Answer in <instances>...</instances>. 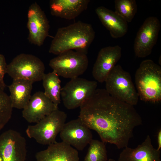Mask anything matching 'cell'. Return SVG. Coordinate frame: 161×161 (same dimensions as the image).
Returning <instances> with one entry per match:
<instances>
[{
  "mask_svg": "<svg viewBox=\"0 0 161 161\" xmlns=\"http://www.w3.org/2000/svg\"><path fill=\"white\" fill-rule=\"evenodd\" d=\"M45 67L42 61L30 54L21 53L7 64V73L13 79H22L32 83L42 80Z\"/></svg>",
  "mask_w": 161,
  "mask_h": 161,
  "instance_id": "6",
  "label": "cell"
},
{
  "mask_svg": "<svg viewBox=\"0 0 161 161\" xmlns=\"http://www.w3.org/2000/svg\"><path fill=\"white\" fill-rule=\"evenodd\" d=\"M158 148H157L158 150H160L161 148V130H160L157 135Z\"/></svg>",
  "mask_w": 161,
  "mask_h": 161,
  "instance_id": "25",
  "label": "cell"
},
{
  "mask_svg": "<svg viewBox=\"0 0 161 161\" xmlns=\"http://www.w3.org/2000/svg\"><path fill=\"white\" fill-rule=\"evenodd\" d=\"M108 161H117V160L116 161L115 160H114L112 159H109V160H108Z\"/></svg>",
  "mask_w": 161,
  "mask_h": 161,
  "instance_id": "26",
  "label": "cell"
},
{
  "mask_svg": "<svg viewBox=\"0 0 161 161\" xmlns=\"http://www.w3.org/2000/svg\"><path fill=\"white\" fill-rule=\"evenodd\" d=\"M140 100L155 103L161 100V67L151 59L143 61L135 76Z\"/></svg>",
  "mask_w": 161,
  "mask_h": 161,
  "instance_id": "3",
  "label": "cell"
},
{
  "mask_svg": "<svg viewBox=\"0 0 161 161\" xmlns=\"http://www.w3.org/2000/svg\"><path fill=\"white\" fill-rule=\"evenodd\" d=\"M160 27L157 18L150 16L146 19L135 39L134 49L136 56L144 58L151 54L157 43Z\"/></svg>",
  "mask_w": 161,
  "mask_h": 161,
  "instance_id": "9",
  "label": "cell"
},
{
  "mask_svg": "<svg viewBox=\"0 0 161 161\" xmlns=\"http://www.w3.org/2000/svg\"><path fill=\"white\" fill-rule=\"evenodd\" d=\"M13 108L9 96L0 89V131L10 119Z\"/></svg>",
  "mask_w": 161,
  "mask_h": 161,
  "instance_id": "23",
  "label": "cell"
},
{
  "mask_svg": "<svg viewBox=\"0 0 161 161\" xmlns=\"http://www.w3.org/2000/svg\"><path fill=\"white\" fill-rule=\"evenodd\" d=\"M78 117L102 141L118 149L128 146L134 129L142 124L133 106L110 95L104 89H97L80 107Z\"/></svg>",
  "mask_w": 161,
  "mask_h": 161,
  "instance_id": "1",
  "label": "cell"
},
{
  "mask_svg": "<svg viewBox=\"0 0 161 161\" xmlns=\"http://www.w3.org/2000/svg\"><path fill=\"white\" fill-rule=\"evenodd\" d=\"M67 114L57 109L34 125L28 126L27 136L38 143L49 145L56 142V138L66 123Z\"/></svg>",
  "mask_w": 161,
  "mask_h": 161,
  "instance_id": "5",
  "label": "cell"
},
{
  "mask_svg": "<svg viewBox=\"0 0 161 161\" xmlns=\"http://www.w3.org/2000/svg\"><path fill=\"white\" fill-rule=\"evenodd\" d=\"M58 109L44 92H36L31 96L23 109V117L29 123H36L45 117Z\"/></svg>",
  "mask_w": 161,
  "mask_h": 161,
  "instance_id": "13",
  "label": "cell"
},
{
  "mask_svg": "<svg viewBox=\"0 0 161 161\" xmlns=\"http://www.w3.org/2000/svg\"><path fill=\"white\" fill-rule=\"evenodd\" d=\"M27 18L28 39L32 44L40 47L48 35L49 25L44 13L36 2L30 6Z\"/></svg>",
  "mask_w": 161,
  "mask_h": 161,
  "instance_id": "11",
  "label": "cell"
},
{
  "mask_svg": "<svg viewBox=\"0 0 161 161\" xmlns=\"http://www.w3.org/2000/svg\"><path fill=\"white\" fill-rule=\"evenodd\" d=\"M105 82V89L112 96L133 106L137 104L139 96L131 75L120 65L113 68Z\"/></svg>",
  "mask_w": 161,
  "mask_h": 161,
  "instance_id": "4",
  "label": "cell"
},
{
  "mask_svg": "<svg viewBox=\"0 0 161 161\" xmlns=\"http://www.w3.org/2000/svg\"><path fill=\"white\" fill-rule=\"evenodd\" d=\"M95 12L102 24L109 31L112 37L118 38L127 32L128 23L114 11L101 6Z\"/></svg>",
  "mask_w": 161,
  "mask_h": 161,
  "instance_id": "18",
  "label": "cell"
},
{
  "mask_svg": "<svg viewBox=\"0 0 161 161\" xmlns=\"http://www.w3.org/2000/svg\"><path fill=\"white\" fill-rule=\"evenodd\" d=\"M33 83L24 80H13L11 84L8 86L13 108L23 109L25 107L31 96Z\"/></svg>",
  "mask_w": 161,
  "mask_h": 161,
  "instance_id": "19",
  "label": "cell"
},
{
  "mask_svg": "<svg viewBox=\"0 0 161 161\" xmlns=\"http://www.w3.org/2000/svg\"><path fill=\"white\" fill-rule=\"evenodd\" d=\"M122 49L119 45L108 46L99 51L92 70L94 78L98 82H105L109 72L120 58Z\"/></svg>",
  "mask_w": 161,
  "mask_h": 161,
  "instance_id": "14",
  "label": "cell"
},
{
  "mask_svg": "<svg viewBox=\"0 0 161 161\" xmlns=\"http://www.w3.org/2000/svg\"><path fill=\"white\" fill-rule=\"evenodd\" d=\"M160 151L153 146L147 135L144 141L135 148L127 146L120 153L117 161H161Z\"/></svg>",
  "mask_w": 161,
  "mask_h": 161,
  "instance_id": "16",
  "label": "cell"
},
{
  "mask_svg": "<svg viewBox=\"0 0 161 161\" xmlns=\"http://www.w3.org/2000/svg\"><path fill=\"white\" fill-rule=\"evenodd\" d=\"M37 161H79L78 151L63 142H55L35 154Z\"/></svg>",
  "mask_w": 161,
  "mask_h": 161,
  "instance_id": "15",
  "label": "cell"
},
{
  "mask_svg": "<svg viewBox=\"0 0 161 161\" xmlns=\"http://www.w3.org/2000/svg\"><path fill=\"white\" fill-rule=\"evenodd\" d=\"M95 36V32L91 24L79 21L58 29L49 52L58 55L74 50L87 54Z\"/></svg>",
  "mask_w": 161,
  "mask_h": 161,
  "instance_id": "2",
  "label": "cell"
},
{
  "mask_svg": "<svg viewBox=\"0 0 161 161\" xmlns=\"http://www.w3.org/2000/svg\"><path fill=\"white\" fill-rule=\"evenodd\" d=\"M89 145L84 161H108L105 143L92 139Z\"/></svg>",
  "mask_w": 161,
  "mask_h": 161,
  "instance_id": "22",
  "label": "cell"
},
{
  "mask_svg": "<svg viewBox=\"0 0 161 161\" xmlns=\"http://www.w3.org/2000/svg\"><path fill=\"white\" fill-rule=\"evenodd\" d=\"M97 86L96 81L77 77L71 79L61 88V98L68 109L80 107L94 93Z\"/></svg>",
  "mask_w": 161,
  "mask_h": 161,
  "instance_id": "8",
  "label": "cell"
},
{
  "mask_svg": "<svg viewBox=\"0 0 161 161\" xmlns=\"http://www.w3.org/2000/svg\"><path fill=\"white\" fill-rule=\"evenodd\" d=\"M7 65L4 56L0 54V89L3 90L6 87L4 78L5 74L7 73Z\"/></svg>",
  "mask_w": 161,
  "mask_h": 161,
  "instance_id": "24",
  "label": "cell"
},
{
  "mask_svg": "<svg viewBox=\"0 0 161 161\" xmlns=\"http://www.w3.org/2000/svg\"><path fill=\"white\" fill-rule=\"evenodd\" d=\"M26 141L19 132L10 129L0 135V161H25Z\"/></svg>",
  "mask_w": 161,
  "mask_h": 161,
  "instance_id": "10",
  "label": "cell"
},
{
  "mask_svg": "<svg viewBox=\"0 0 161 161\" xmlns=\"http://www.w3.org/2000/svg\"><path fill=\"white\" fill-rule=\"evenodd\" d=\"M114 12L127 23L131 22L137 12L135 0H115Z\"/></svg>",
  "mask_w": 161,
  "mask_h": 161,
  "instance_id": "21",
  "label": "cell"
},
{
  "mask_svg": "<svg viewBox=\"0 0 161 161\" xmlns=\"http://www.w3.org/2000/svg\"><path fill=\"white\" fill-rule=\"evenodd\" d=\"M59 76L52 71L45 74L42 80L44 94L57 106L61 102V88Z\"/></svg>",
  "mask_w": 161,
  "mask_h": 161,
  "instance_id": "20",
  "label": "cell"
},
{
  "mask_svg": "<svg viewBox=\"0 0 161 161\" xmlns=\"http://www.w3.org/2000/svg\"><path fill=\"white\" fill-rule=\"evenodd\" d=\"M87 54L74 50L64 52L49 61V66L59 76L70 79L78 77L87 70Z\"/></svg>",
  "mask_w": 161,
  "mask_h": 161,
  "instance_id": "7",
  "label": "cell"
},
{
  "mask_svg": "<svg viewBox=\"0 0 161 161\" xmlns=\"http://www.w3.org/2000/svg\"><path fill=\"white\" fill-rule=\"evenodd\" d=\"M59 134L62 141L78 151L83 150L93 139L90 129L78 117L65 123Z\"/></svg>",
  "mask_w": 161,
  "mask_h": 161,
  "instance_id": "12",
  "label": "cell"
},
{
  "mask_svg": "<svg viewBox=\"0 0 161 161\" xmlns=\"http://www.w3.org/2000/svg\"><path fill=\"white\" fill-rule=\"evenodd\" d=\"M89 0H51V14L66 20L74 19L87 9Z\"/></svg>",
  "mask_w": 161,
  "mask_h": 161,
  "instance_id": "17",
  "label": "cell"
}]
</instances>
